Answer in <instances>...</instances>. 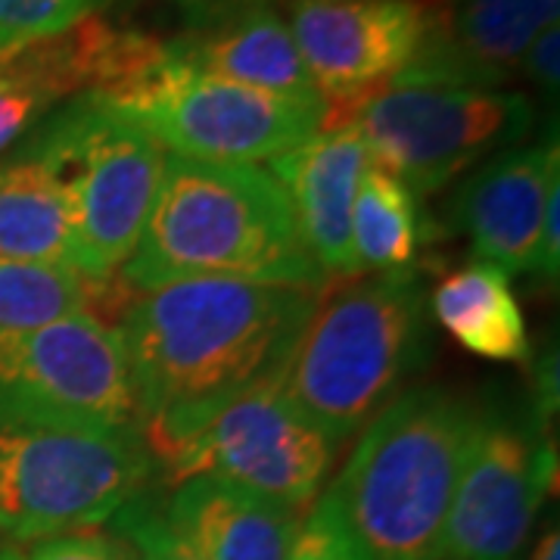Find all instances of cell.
<instances>
[{"label": "cell", "mask_w": 560, "mask_h": 560, "mask_svg": "<svg viewBox=\"0 0 560 560\" xmlns=\"http://www.w3.org/2000/svg\"><path fill=\"white\" fill-rule=\"evenodd\" d=\"M113 521H116V536L135 548L138 560H200L168 526L165 511L143 495L128 501Z\"/></svg>", "instance_id": "obj_23"}, {"label": "cell", "mask_w": 560, "mask_h": 560, "mask_svg": "<svg viewBox=\"0 0 560 560\" xmlns=\"http://www.w3.org/2000/svg\"><path fill=\"white\" fill-rule=\"evenodd\" d=\"M526 560H560V533L558 526H551L539 541H536V548L526 555Z\"/></svg>", "instance_id": "obj_29"}, {"label": "cell", "mask_w": 560, "mask_h": 560, "mask_svg": "<svg viewBox=\"0 0 560 560\" xmlns=\"http://www.w3.org/2000/svg\"><path fill=\"white\" fill-rule=\"evenodd\" d=\"M0 427H138L121 334L91 315L0 330Z\"/></svg>", "instance_id": "obj_10"}, {"label": "cell", "mask_w": 560, "mask_h": 560, "mask_svg": "<svg viewBox=\"0 0 560 560\" xmlns=\"http://www.w3.org/2000/svg\"><path fill=\"white\" fill-rule=\"evenodd\" d=\"M477 420V401L418 386L364 427L327 495L368 560H442Z\"/></svg>", "instance_id": "obj_3"}, {"label": "cell", "mask_w": 560, "mask_h": 560, "mask_svg": "<svg viewBox=\"0 0 560 560\" xmlns=\"http://www.w3.org/2000/svg\"><path fill=\"white\" fill-rule=\"evenodd\" d=\"M7 50H13V47H10V44H7V40L0 38V57H3V54H7Z\"/></svg>", "instance_id": "obj_31"}, {"label": "cell", "mask_w": 560, "mask_h": 560, "mask_svg": "<svg viewBox=\"0 0 560 560\" xmlns=\"http://www.w3.org/2000/svg\"><path fill=\"white\" fill-rule=\"evenodd\" d=\"M430 302L418 268L320 290L280 368L287 401L334 448L364 430L430 359Z\"/></svg>", "instance_id": "obj_4"}, {"label": "cell", "mask_w": 560, "mask_h": 560, "mask_svg": "<svg viewBox=\"0 0 560 560\" xmlns=\"http://www.w3.org/2000/svg\"><path fill=\"white\" fill-rule=\"evenodd\" d=\"M521 75L529 79L539 88L545 97H551V103L558 101L560 88V28L548 25L539 38L529 44L526 57L521 62Z\"/></svg>", "instance_id": "obj_27"}, {"label": "cell", "mask_w": 560, "mask_h": 560, "mask_svg": "<svg viewBox=\"0 0 560 560\" xmlns=\"http://www.w3.org/2000/svg\"><path fill=\"white\" fill-rule=\"evenodd\" d=\"M420 241L418 202L411 190L368 162L352 209V256L361 271H399L415 259Z\"/></svg>", "instance_id": "obj_20"}, {"label": "cell", "mask_w": 560, "mask_h": 560, "mask_svg": "<svg viewBox=\"0 0 560 560\" xmlns=\"http://www.w3.org/2000/svg\"><path fill=\"white\" fill-rule=\"evenodd\" d=\"M0 256L75 268V221L66 180L38 156L0 162Z\"/></svg>", "instance_id": "obj_18"}, {"label": "cell", "mask_w": 560, "mask_h": 560, "mask_svg": "<svg viewBox=\"0 0 560 560\" xmlns=\"http://www.w3.org/2000/svg\"><path fill=\"white\" fill-rule=\"evenodd\" d=\"M25 560H138V555L116 533L79 529L40 539Z\"/></svg>", "instance_id": "obj_26"}, {"label": "cell", "mask_w": 560, "mask_h": 560, "mask_svg": "<svg viewBox=\"0 0 560 560\" xmlns=\"http://www.w3.org/2000/svg\"><path fill=\"white\" fill-rule=\"evenodd\" d=\"M106 0H0V38L10 47L50 38L94 16Z\"/></svg>", "instance_id": "obj_22"}, {"label": "cell", "mask_w": 560, "mask_h": 560, "mask_svg": "<svg viewBox=\"0 0 560 560\" xmlns=\"http://www.w3.org/2000/svg\"><path fill=\"white\" fill-rule=\"evenodd\" d=\"M88 94L140 125L162 150L202 162H271L315 138L327 119V101H293L202 75L165 44L160 62L138 79Z\"/></svg>", "instance_id": "obj_7"}, {"label": "cell", "mask_w": 560, "mask_h": 560, "mask_svg": "<svg viewBox=\"0 0 560 560\" xmlns=\"http://www.w3.org/2000/svg\"><path fill=\"white\" fill-rule=\"evenodd\" d=\"M430 308L467 352L492 361L529 359L521 302L495 265L474 261L445 275L430 296Z\"/></svg>", "instance_id": "obj_19"}, {"label": "cell", "mask_w": 560, "mask_h": 560, "mask_svg": "<svg viewBox=\"0 0 560 560\" xmlns=\"http://www.w3.org/2000/svg\"><path fill=\"white\" fill-rule=\"evenodd\" d=\"M368 162V147L352 121L320 128L315 138L268 162L271 178L290 200L302 243L324 275H359L352 256V209Z\"/></svg>", "instance_id": "obj_15"}, {"label": "cell", "mask_w": 560, "mask_h": 560, "mask_svg": "<svg viewBox=\"0 0 560 560\" xmlns=\"http://www.w3.org/2000/svg\"><path fill=\"white\" fill-rule=\"evenodd\" d=\"M153 470L138 427H0V536L32 541L101 526L143 495Z\"/></svg>", "instance_id": "obj_6"}, {"label": "cell", "mask_w": 560, "mask_h": 560, "mask_svg": "<svg viewBox=\"0 0 560 560\" xmlns=\"http://www.w3.org/2000/svg\"><path fill=\"white\" fill-rule=\"evenodd\" d=\"M22 153L47 162L72 194L75 271L116 278L147 228L168 153L97 94H79L50 113Z\"/></svg>", "instance_id": "obj_5"}, {"label": "cell", "mask_w": 560, "mask_h": 560, "mask_svg": "<svg viewBox=\"0 0 560 560\" xmlns=\"http://www.w3.org/2000/svg\"><path fill=\"white\" fill-rule=\"evenodd\" d=\"M287 25L327 101L324 128H337L418 54L430 7L420 0H290Z\"/></svg>", "instance_id": "obj_12"}, {"label": "cell", "mask_w": 560, "mask_h": 560, "mask_svg": "<svg viewBox=\"0 0 560 560\" xmlns=\"http://www.w3.org/2000/svg\"><path fill=\"white\" fill-rule=\"evenodd\" d=\"M97 280L75 268L0 256V330H35L75 315H91Z\"/></svg>", "instance_id": "obj_21"}, {"label": "cell", "mask_w": 560, "mask_h": 560, "mask_svg": "<svg viewBox=\"0 0 560 560\" xmlns=\"http://www.w3.org/2000/svg\"><path fill=\"white\" fill-rule=\"evenodd\" d=\"M0 560H25L16 545H0Z\"/></svg>", "instance_id": "obj_30"}, {"label": "cell", "mask_w": 560, "mask_h": 560, "mask_svg": "<svg viewBox=\"0 0 560 560\" xmlns=\"http://www.w3.org/2000/svg\"><path fill=\"white\" fill-rule=\"evenodd\" d=\"M47 109H54V103L40 97L32 84L0 69V156L22 135H28Z\"/></svg>", "instance_id": "obj_25"}, {"label": "cell", "mask_w": 560, "mask_h": 560, "mask_svg": "<svg viewBox=\"0 0 560 560\" xmlns=\"http://www.w3.org/2000/svg\"><path fill=\"white\" fill-rule=\"evenodd\" d=\"M560 187L558 138L514 147L482 165L460 187L455 228L467 234L480 261L504 275H533L548 197Z\"/></svg>", "instance_id": "obj_14"}, {"label": "cell", "mask_w": 560, "mask_h": 560, "mask_svg": "<svg viewBox=\"0 0 560 560\" xmlns=\"http://www.w3.org/2000/svg\"><path fill=\"white\" fill-rule=\"evenodd\" d=\"M555 480L558 452L533 401L480 405L445 523L442 560H517Z\"/></svg>", "instance_id": "obj_11"}, {"label": "cell", "mask_w": 560, "mask_h": 560, "mask_svg": "<svg viewBox=\"0 0 560 560\" xmlns=\"http://www.w3.org/2000/svg\"><path fill=\"white\" fill-rule=\"evenodd\" d=\"M135 293L194 278L324 290L290 200L268 168L165 156L162 184L135 253L121 265Z\"/></svg>", "instance_id": "obj_2"}, {"label": "cell", "mask_w": 560, "mask_h": 560, "mask_svg": "<svg viewBox=\"0 0 560 560\" xmlns=\"http://www.w3.org/2000/svg\"><path fill=\"white\" fill-rule=\"evenodd\" d=\"M320 290L234 278L162 283L119 330L140 433L187 423L249 386L278 381Z\"/></svg>", "instance_id": "obj_1"}, {"label": "cell", "mask_w": 560, "mask_h": 560, "mask_svg": "<svg viewBox=\"0 0 560 560\" xmlns=\"http://www.w3.org/2000/svg\"><path fill=\"white\" fill-rule=\"evenodd\" d=\"M165 480L219 477L302 511L320 495L334 445L280 393L249 386L172 430L143 433Z\"/></svg>", "instance_id": "obj_8"}, {"label": "cell", "mask_w": 560, "mask_h": 560, "mask_svg": "<svg viewBox=\"0 0 560 560\" xmlns=\"http://www.w3.org/2000/svg\"><path fill=\"white\" fill-rule=\"evenodd\" d=\"M287 560H368V555L352 539L330 495L324 492L308 511V517L300 523Z\"/></svg>", "instance_id": "obj_24"}, {"label": "cell", "mask_w": 560, "mask_h": 560, "mask_svg": "<svg viewBox=\"0 0 560 560\" xmlns=\"http://www.w3.org/2000/svg\"><path fill=\"white\" fill-rule=\"evenodd\" d=\"M165 521L200 560H287L300 511L219 477L180 482Z\"/></svg>", "instance_id": "obj_17"}, {"label": "cell", "mask_w": 560, "mask_h": 560, "mask_svg": "<svg viewBox=\"0 0 560 560\" xmlns=\"http://www.w3.org/2000/svg\"><path fill=\"white\" fill-rule=\"evenodd\" d=\"M560 0H455L430 7V25L418 54L386 88H486L521 75L529 44L558 25ZM383 88V91H386Z\"/></svg>", "instance_id": "obj_13"}, {"label": "cell", "mask_w": 560, "mask_h": 560, "mask_svg": "<svg viewBox=\"0 0 560 560\" xmlns=\"http://www.w3.org/2000/svg\"><path fill=\"white\" fill-rule=\"evenodd\" d=\"M533 408L539 418L551 420L558 411V349H545L536 364V399Z\"/></svg>", "instance_id": "obj_28"}, {"label": "cell", "mask_w": 560, "mask_h": 560, "mask_svg": "<svg viewBox=\"0 0 560 560\" xmlns=\"http://www.w3.org/2000/svg\"><path fill=\"white\" fill-rule=\"evenodd\" d=\"M168 54L212 79L234 81L293 101H324L290 35V25L268 3H241L219 22L165 40Z\"/></svg>", "instance_id": "obj_16"}, {"label": "cell", "mask_w": 560, "mask_h": 560, "mask_svg": "<svg viewBox=\"0 0 560 560\" xmlns=\"http://www.w3.org/2000/svg\"><path fill=\"white\" fill-rule=\"evenodd\" d=\"M190 3H202V0H190Z\"/></svg>", "instance_id": "obj_32"}, {"label": "cell", "mask_w": 560, "mask_h": 560, "mask_svg": "<svg viewBox=\"0 0 560 560\" xmlns=\"http://www.w3.org/2000/svg\"><path fill=\"white\" fill-rule=\"evenodd\" d=\"M352 125L374 165L411 197H427L486 156L514 150L533 131L536 109L517 91L423 84L374 94Z\"/></svg>", "instance_id": "obj_9"}]
</instances>
